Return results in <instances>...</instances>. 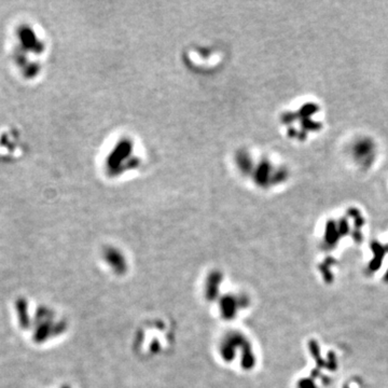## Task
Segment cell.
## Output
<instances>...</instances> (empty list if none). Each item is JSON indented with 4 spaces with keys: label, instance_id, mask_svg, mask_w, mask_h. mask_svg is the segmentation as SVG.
Segmentation results:
<instances>
[{
    "label": "cell",
    "instance_id": "6da1fadb",
    "mask_svg": "<svg viewBox=\"0 0 388 388\" xmlns=\"http://www.w3.org/2000/svg\"><path fill=\"white\" fill-rule=\"evenodd\" d=\"M317 110H318L317 105H315V104H313V103H309L299 110V114H298V116L301 117L302 120L303 119H309V117L312 115H314Z\"/></svg>",
    "mask_w": 388,
    "mask_h": 388
},
{
    "label": "cell",
    "instance_id": "7a4b0ae2",
    "mask_svg": "<svg viewBox=\"0 0 388 388\" xmlns=\"http://www.w3.org/2000/svg\"><path fill=\"white\" fill-rule=\"evenodd\" d=\"M370 151H372V145L370 144L369 140L360 141V143L356 146V152L359 158L365 156L364 154H369Z\"/></svg>",
    "mask_w": 388,
    "mask_h": 388
},
{
    "label": "cell",
    "instance_id": "3957f363",
    "mask_svg": "<svg viewBox=\"0 0 388 388\" xmlns=\"http://www.w3.org/2000/svg\"><path fill=\"white\" fill-rule=\"evenodd\" d=\"M302 126L305 130H309V131H318L319 129H322V124L313 122L312 120H310V119H303Z\"/></svg>",
    "mask_w": 388,
    "mask_h": 388
},
{
    "label": "cell",
    "instance_id": "277c9868",
    "mask_svg": "<svg viewBox=\"0 0 388 388\" xmlns=\"http://www.w3.org/2000/svg\"><path fill=\"white\" fill-rule=\"evenodd\" d=\"M296 118H297V116L294 114H285L282 116V122L283 123H290V122H293Z\"/></svg>",
    "mask_w": 388,
    "mask_h": 388
},
{
    "label": "cell",
    "instance_id": "5b68a950",
    "mask_svg": "<svg viewBox=\"0 0 388 388\" xmlns=\"http://www.w3.org/2000/svg\"><path fill=\"white\" fill-rule=\"evenodd\" d=\"M289 135H290L291 137H294V136H296V135H297V132H296V131H294L293 129H290V130H289Z\"/></svg>",
    "mask_w": 388,
    "mask_h": 388
}]
</instances>
